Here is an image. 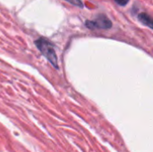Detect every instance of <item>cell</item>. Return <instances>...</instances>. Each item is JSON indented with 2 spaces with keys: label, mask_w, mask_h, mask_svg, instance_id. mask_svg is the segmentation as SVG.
Segmentation results:
<instances>
[{
  "label": "cell",
  "mask_w": 153,
  "mask_h": 152,
  "mask_svg": "<svg viewBox=\"0 0 153 152\" xmlns=\"http://www.w3.org/2000/svg\"><path fill=\"white\" fill-rule=\"evenodd\" d=\"M138 20L145 26L153 30V17L146 13H140L138 14Z\"/></svg>",
  "instance_id": "cell-3"
},
{
  "label": "cell",
  "mask_w": 153,
  "mask_h": 152,
  "mask_svg": "<svg viewBox=\"0 0 153 152\" xmlns=\"http://www.w3.org/2000/svg\"><path fill=\"white\" fill-rule=\"evenodd\" d=\"M85 25L87 28L91 30H94V29L107 30L112 27V22L105 14H100L94 20H87L85 22Z\"/></svg>",
  "instance_id": "cell-2"
},
{
  "label": "cell",
  "mask_w": 153,
  "mask_h": 152,
  "mask_svg": "<svg viewBox=\"0 0 153 152\" xmlns=\"http://www.w3.org/2000/svg\"><path fill=\"white\" fill-rule=\"evenodd\" d=\"M35 44L41 54L52 64V65L57 68V56L52 43L45 38H39L35 41Z\"/></svg>",
  "instance_id": "cell-1"
},
{
  "label": "cell",
  "mask_w": 153,
  "mask_h": 152,
  "mask_svg": "<svg viewBox=\"0 0 153 152\" xmlns=\"http://www.w3.org/2000/svg\"><path fill=\"white\" fill-rule=\"evenodd\" d=\"M118 5H121V6H125V5H126L128 3H129V1L130 0H114Z\"/></svg>",
  "instance_id": "cell-5"
},
{
  "label": "cell",
  "mask_w": 153,
  "mask_h": 152,
  "mask_svg": "<svg viewBox=\"0 0 153 152\" xmlns=\"http://www.w3.org/2000/svg\"><path fill=\"white\" fill-rule=\"evenodd\" d=\"M67 2H69L70 4L75 5V6H78V7H83V4L81 0H65Z\"/></svg>",
  "instance_id": "cell-4"
}]
</instances>
